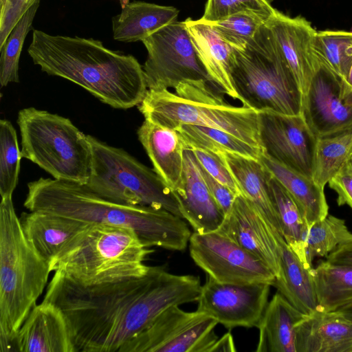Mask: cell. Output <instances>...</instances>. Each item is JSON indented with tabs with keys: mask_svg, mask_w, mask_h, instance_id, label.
<instances>
[{
	"mask_svg": "<svg viewBox=\"0 0 352 352\" xmlns=\"http://www.w3.org/2000/svg\"><path fill=\"white\" fill-rule=\"evenodd\" d=\"M199 276L150 266L141 277L84 285L55 272L43 301L67 323L74 352H118L168 308L197 301Z\"/></svg>",
	"mask_w": 352,
	"mask_h": 352,
	"instance_id": "6da1fadb",
	"label": "cell"
},
{
	"mask_svg": "<svg viewBox=\"0 0 352 352\" xmlns=\"http://www.w3.org/2000/svg\"><path fill=\"white\" fill-rule=\"evenodd\" d=\"M28 52L43 72L77 84L113 108L138 106L148 91L138 60L98 40L34 30Z\"/></svg>",
	"mask_w": 352,
	"mask_h": 352,
	"instance_id": "7a4b0ae2",
	"label": "cell"
},
{
	"mask_svg": "<svg viewBox=\"0 0 352 352\" xmlns=\"http://www.w3.org/2000/svg\"><path fill=\"white\" fill-rule=\"evenodd\" d=\"M23 205L88 223H104L133 230L148 248L182 251L191 232L184 219L166 210L124 205L104 199L85 184L41 177L28 184Z\"/></svg>",
	"mask_w": 352,
	"mask_h": 352,
	"instance_id": "3957f363",
	"label": "cell"
},
{
	"mask_svg": "<svg viewBox=\"0 0 352 352\" xmlns=\"http://www.w3.org/2000/svg\"><path fill=\"white\" fill-rule=\"evenodd\" d=\"M50 264L26 239L12 197L0 203V351L18 352L16 337L47 285Z\"/></svg>",
	"mask_w": 352,
	"mask_h": 352,
	"instance_id": "277c9868",
	"label": "cell"
},
{
	"mask_svg": "<svg viewBox=\"0 0 352 352\" xmlns=\"http://www.w3.org/2000/svg\"><path fill=\"white\" fill-rule=\"evenodd\" d=\"M153 250L129 228L90 223L70 239L50 263L51 272L70 280L95 285L141 277Z\"/></svg>",
	"mask_w": 352,
	"mask_h": 352,
	"instance_id": "5b68a950",
	"label": "cell"
},
{
	"mask_svg": "<svg viewBox=\"0 0 352 352\" xmlns=\"http://www.w3.org/2000/svg\"><path fill=\"white\" fill-rule=\"evenodd\" d=\"M216 87L197 80L181 82L174 92L148 89L138 109L144 120L169 129L177 130L182 124L214 128L262 149L258 112L228 103Z\"/></svg>",
	"mask_w": 352,
	"mask_h": 352,
	"instance_id": "8992f818",
	"label": "cell"
},
{
	"mask_svg": "<svg viewBox=\"0 0 352 352\" xmlns=\"http://www.w3.org/2000/svg\"><path fill=\"white\" fill-rule=\"evenodd\" d=\"M231 75L243 106L258 113H302L301 92L266 23L244 48H233Z\"/></svg>",
	"mask_w": 352,
	"mask_h": 352,
	"instance_id": "52a82bcc",
	"label": "cell"
},
{
	"mask_svg": "<svg viewBox=\"0 0 352 352\" xmlns=\"http://www.w3.org/2000/svg\"><path fill=\"white\" fill-rule=\"evenodd\" d=\"M21 156L54 179L85 184L90 176L91 148L87 135L72 121L47 111L28 107L17 116Z\"/></svg>",
	"mask_w": 352,
	"mask_h": 352,
	"instance_id": "ba28073f",
	"label": "cell"
},
{
	"mask_svg": "<svg viewBox=\"0 0 352 352\" xmlns=\"http://www.w3.org/2000/svg\"><path fill=\"white\" fill-rule=\"evenodd\" d=\"M91 168L85 185L99 196L124 205H141L166 210L182 218L171 188L153 169L122 148L87 135Z\"/></svg>",
	"mask_w": 352,
	"mask_h": 352,
	"instance_id": "9c48e42d",
	"label": "cell"
},
{
	"mask_svg": "<svg viewBox=\"0 0 352 352\" xmlns=\"http://www.w3.org/2000/svg\"><path fill=\"white\" fill-rule=\"evenodd\" d=\"M148 56L142 65L148 89H175L188 80H211L184 21L168 24L142 41Z\"/></svg>",
	"mask_w": 352,
	"mask_h": 352,
	"instance_id": "30bf717a",
	"label": "cell"
},
{
	"mask_svg": "<svg viewBox=\"0 0 352 352\" xmlns=\"http://www.w3.org/2000/svg\"><path fill=\"white\" fill-rule=\"evenodd\" d=\"M213 317L175 305L160 314L118 352H210L219 338Z\"/></svg>",
	"mask_w": 352,
	"mask_h": 352,
	"instance_id": "8fae6325",
	"label": "cell"
},
{
	"mask_svg": "<svg viewBox=\"0 0 352 352\" xmlns=\"http://www.w3.org/2000/svg\"><path fill=\"white\" fill-rule=\"evenodd\" d=\"M189 251L195 263L217 282L266 283L272 286L275 280L264 262L218 231L194 232L190 237Z\"/></svg>",
	"mask_w": 352,
	"mask_h": 352,
	"instance_id": "7c38bea8",
	"label": "cell"
},
{
	"mask_svg": "<svg viewBox=\"0 0 352 352\" xmlns=\"http://www.w3.org/2000/svg\"><path fill=\"white\" fill-rule=\"evenodd\" d=\"M263 152L274 160L309 177L313 176L318 138L302 113H258Z\"/></svg>",
	"mask_w": 352,
	"mask_h": 352,
	"instance_id": "4fadbf2b",
	"label": "cell"
},
{
	"mask_svg": "<svg viewBox=\"0 0 352 352\" xmlns=\"http://www.w3.org/2000/svg\"><path fill=\"white\" fill-rule=\"evenodd\" d=\"M272 285L266 283L230 284L207 276L201 285L197 311L214 318L227 329L258 327Z\"/></svg>",
	"mask_w": 352,
	"mask_h": 352,
	"instance_id": "5bb4252c",
	"label": "cell"
},
{
	"mask_svg": "<svg viewBox=\"0 0 352 352\" xmlns=\"http://www.w3.org/2000/svg\"><path fill=\"white\" fill-rule=\"evenodd\" d=\"M302 113L318 138L352 128V89L320 65L302 99Z\"/></svg>",
	"mask_w": 352,
	"mask_h": 352,
	"instance_id": "9a60e30c",
	"label": "cell"
},
{
	"mask_svg": "<svg viewBox=\"0 0 352 352\" xmlns=\"http://www.w3.org/2000/svg\"><path fill=\"white\" fill-rule=\"evenodd\" d=\"M266 24L297 82L303 99L320 67L316 50L317 31L305 17H292L278 10Z\"/></svg>",
	"mask_w": 352,
	"mask_h": 352,
	"instance_id": "2e32d148",
	"label": "cell"
},
{
	"mask_svg": "<svg viewBox=\"0 0 352 352\" xmlns=\"http://www.w3.org/2000/svg\"><path fill=\"white\" fill-rule=\"evenodd\" d=\"M217 231L258 258L270 267L276 278L278 276L279 238L275 236L254 205L244 196L236 197L230 211Z\"/></svg>",
	"mask_w": 352,
	"mask_h": 352,
	"instance_id": "e0dca14e",
	"label": "cell"
},
{
	"mask_svg": "<svg viewBox=\"0 0 352 352\" xmlns=\"http://www.w3.org/2000/svg\"><path fill=\"white\" fill-rule=\"evenodd\" d=\"M173 192L183 219L194 232L205 234L220 228L226 216L212 197L191 150L184 151L182 183Z\"/></svg>",
	"mask_w": 352,
	"mask_h": 352,
	"instance_id": "ac0fdd59",
	"label": "cell"
},
{
	"mask_svg": "<svg viewBox=\"0 0 352 352\" xmlns=\"http://www.w3.org/2000/svg\"><path fill=\"white\" fill-rule=\"evenodd\" d=\"M18 352H74L66 320L53 304L36 305L19 330Z\"/></svg>",
	"mask_w": 352,
	"mask_h": 352,
	"instance_id": "d6986e66",
	"label": "cell"
},
{
	"mask_svg": "<svg viewBox=\"0 0 352 352\" xmlns=\"http://www.w3.org/2000/svg\"><path fill=\"white\" fill-rule=\"evenodd\" d=\"M295 330L296 352H352V322L341 311L303 314Z\"/></svg>",
	"mask_w": 352,
	"mask_h": 352,
	"instance_id": "ffe728a7",
	"label": "cell"
},
{
	"mask_svg": "<svg viewBox=\"0 0 352 352\" xmlns=\"http://www.w3.org/2000/svg\"><path fill=\"white\" fill-rule=\"evenodd\" d=\"M138 139L153 166V170L173 191L182 183L184 144L179 133L144 120L138 130Z\"/></svg>",
	"mask_w": 352,
	"mask_h": 352,
	"instance_id": "44dd1931",
	"label": "cell"
},
{
	"mask_svg": "<svg viewBox=\"0 0 352 352\" xmlns=\"http://www.w3.org/2000/svg\"><path fill=\"white\" fill-rule=\"evenodd\" d=\"M184 23L211 82L222 93L239 100L231 75L233 48L208 23L190 18L185 20Z\"/></svg>",
	"mask_w": 352,
	"mask_h": 352,
	"instance_id": "7402d4cb",
	"label": "cell"
},
{
	"mask_svg": "<svg viewBox=\"0 0 352 352\" xmlns=\"http://www.w3.org/2000/svg\"><path fill=\"white\" fill-rule=\"evenodd\" d=\"M19 219L28 242L49 264L70 239L90 224L41 211L23 212Z\"/></svg>",
	"mask_w": 352,
	"mask_h": 352,
	"instance_id": "603a6c76",
	"label": "cell"
},
{
	"mask_svg": "<svg viewBox=\"0 0 352 352\" xmlns=\"http://www.w3.org/2000/svg\"><path fill=\"white\" fill-rule=\"evenodd\" d=\"M217 154L232 174L241 195L254 205L275 236L283 237L268 192V170L261 160L230 153Z\"/></svg>",
	"mask_w": 352,
	"mask_h": 352,
	"instance_id": "cb8c5ba5",
	"label": "cell"
},
{
	"mask_svg": "<svg viewBox=\"0 0 352 352\" xmlns=\"http://www.w3.org/2000/svg\"><path fill=\"white\" fill-rule=\"evenodd\" d=\"M303 314L279 292L268 302L260 323L257 352H296V330Z\"/></svg>",
	"mask_w": 352,
	"mask_h": 352,
	"instance_id": "d4e9b609",
	"label": "cell"
},
{
	"mask_svg": "<svg viewBox=\"0 0 352 352\" xmlns=\"http://www.w3.org/2000/svg\"><path fill=\"white\" fill-rule=\"evenodd\" d=\"M179 11L173 7L144 1L129 2L112 20L113 36L122 42L142 41L177 21Z\"/></svg>",
	"mask_w": 352,
	"mask_h": 352,
	"instance_id": "484cf974",
	"label": "cell"
},
{
	"mask_svg": "<svg viewBox=\"0 0 352 352\" xmlns=\"http://www.w3.org/2000/svg\"><path fill=\"white\" fill-rule=\"evenodd\" d=\"M280 271L272 286L303 314L318 308L311 268H307L286 243L278 239Z\"/></svg>",
	"mask_w": 352,
	"mask_h": 352,
	"instance_id": "4316f807",
	"label": "cell"
},
{
	"mask_svg": "<svg viewBox=\"0 0 352 352\" xmlns=\"http://www.w3.org/2000/svg\"><path fill=\"white\" fill-rule=\"evenodd\" d=\"M259 160L294 198L306 219L309 229L315 222L329 214L324 188L317 184L311 177L280 164L263 152Z\"/></svg>",
	"mask_w": 352,
	"mask_h": 352,
	"instance_id": "83f0119b",
	"label": "cell"
},
{
	"mask_svg": "<svg viewBox=\"0 0 352 352\" xmlns=\"http://www.w3.org/2000/svg\"><path fill=\"white\" fill-rule=\"evenodd\" d=\"M267 187L286 243L305 266L311 268L305 252V238L309 227L305 217L289 192L269 171Z\"/></svg>",
	"mask_w": 352,
	"mask_h": 352,
	"instance_id": "f1b7e54d",
	"label": "cell"
},
{
	"mask_svg": "<svg viewBox=\"0 0 352 352\" xmlns=\"http://www.w3.org/2000/svg\"><path fill=\"white\" fill-rule=\"evenodd\" d=\"M318 308L339 311L352 306V266L322 261L311 270Z\"/></svg>",
	"mask_w": 352,
	"mask_h": 352,
	"instance_id": "f546056e",
	"label": "cell"
},
{
	"mask_svg": "<svg viewBox=\"0 0 352 352\" xmlns=\"http://www.w3.org/2000/svg\"><path fill=\"white\" fill-rule=\"evenodd\" d=\"M179 133L186 150L200 148L214 153H230L259 160L263 150L224 131L197 125L182 124Z\"/></svg>",
	"mask_w": 352,
	"mask_h": 352,
	"instance_id": "4dcf8cb0",
	"label": "cell"
},
{
	"mask_svg": "<svg viewBox=\"0 0 352 352\" xmlns=\"http://www.w3.org/2000/svg\"><path fill=\"white\" fill-rule=\"evenodd\" d=\"M352 158V128L317 139L312 179L322 188Z\"/></svg>",
	"mask_w": 352,
	"mask_h": 352,
	"instance_id": "1f68e13d",
	"label": "cell"
},
{
	"mask_svg": "<svg viewBox=\"0 0 352 352\" xmlns=\"http://www.w3.org/2000/svg\"><path fill=\"white\" fill-rule=\"evenodd\" d=\"M316 50L319 63L345 82L352 63V31H317Z\"/></svg>",
	"mask_w": 352,
	"mask_h": 352,
	"instance_id": "d6a6232c",
	"label": "cell"
},
{
	"mask_svg": "<svg viewBox=\"0 0 352 352\" xmlns=\"http://www.w3.org/2000/svg\"><path fill=\"white\" fill-rule=\"evenodd\" d=\"M352 241V232L345 221L331 214L315 222L305 238V252L308 263L316 257L327 256L338 247Z\"/></svg>",
	"mask_w": 352,
	"mask_h": 352,
	"instance_id": "836d02e7",
	"label": "cell"
},
{
	"mask_svg": "<svg viewBox=\"0 0 352 352\" xmlns=\"http://www.w3.org/2000/svg\"><path fill=\"white\" fill-rule=\"evenodd\" d=\"M40 1L36 3L23 15L14 28L3 47L0 49V85L19 82V61L25 38L32 29V23Z\"/></svg>",
	"mask_w": 352,
	"mask_h": 352,
	"instance_id": "e575fe53",
	"label": "cell"
},
{
	"mask_svg": "<svg viewBox=\"0 0 352 352\" xmlns=\"http://www.w3.org/2000/svg\"><path fill=\"white\" fill-rule=\"evenodd\" d=\"M22 158L16 133L12 123L6 119L0 120V195L12 197L19 179Z\"/></svg>",
	"mask_w": 352,
	"mask_h": 352,
	"instance_id": "d590c367",
	"label": "cell"
},
{
	"mask_svg": "<svg viewBox=\"0 0 352 352\" xmlns=\"http://www.w3.org/2000/svg\"><path fill=\"white\" fill-rule=\"evenodd\" d=\"M267 21L256 13L243 12L219 21L206 23L210 24L230 47L240 50L247 45Z\"/></svg>",
	"mask_w": 352,
	"mask_h": 352,
	"instance_id": "8d00e7d4",
	"label": "cell"
},
{
	"mask_svg": "<svg viewBox=\"0 0 352 352\" xmlns=\"http://www.w3.org/2000/svg\"><path fill=\"white\" fill-rule=\"evenodd\" d=\"M276 10L268 0H208L200 20L214 22L239 12H251L268 21Z\"/></svg>",
	"mask_w": 352,
	"mask_h": 352,
	"instance_id": "74e56055",
	"label": "cell"
},
{
	"mask_svg": "<svg viewBox=\"0 0 352 352\" xmlns=\"http://www.w3.org/2000/svg\"><path fill=\"white\" fill-rule=\"evenodd\" d=\"M40 0H0V49L23 15Z\"/></svg>",
	"mask_w": 352,
	"mask_h": 352,
	"instance_id": "f35d334b",
	"label": "cell"
},
{
	"mask_svg": "<svg viewBox=\"0 0 352 352\" xmlns=\"http://www.w3.org/2000/svg\"><path fill=\"white\" fill-rule=\"evenodd\" d=\"M191 151L200 165L211 176L228 187L235 195H241L236 182L219 154L200 148Z\"/></svg>",
	"mask_w": 352,
	"mask_h": 352,
	"instance_id": "ab89813d",
	"label": "cell"
},
{
	"mask_svg": "<svg viewBox=\"0 0 352 352\" xmlns=\"http://www.w3.org/2000/svg\"><path fill=\"white\" fill-rule=\"evenodd\" d=\"M328 184L338 195V205H347L352 210V158Z\"/></svg>",
	"mask_w": 352,
	"mask_h": 352,
	"instance_id": "60d3db41",
	"label": "cell"
},
{
	"mask_svg": "<svg viewBox=\"0 0 352 352\" xmlns=\"http://www.w3.org/2000/svg\"><path fill=\"white\" fill-rule=\"evenodd\" d=\"M200 168L204 179L212 197L223 210L225 216H226L230 211L234 199L238 195H235L228 187L211 176L201 165Z\"/></svg>",
	"mask_w": 352,
	"mask_h": 352,
	"instance_id": "b9f144b4",
	"label": "cell"
},
{
	"mask_svg": "<svg viewBox=\"0 0 352 352\" xmlns=\"http://www.w3.org/2000/svg\"><path fill=\"white\" fill-rule=\"evenodd\" d=\"M327 261L352 266V241L338 247L327 256Z\"/></svg>",
	"mask_w": 352,
	"mask_h": 352,
	"instance_id": "7bdbcfd3",
	"label": "cell"
},
{
	"mask_svg": "<svg viewBox=\"0 0 352 352\" xmlns=\"http://www.w3.org/2000/svg\"><path fill=\"white\" fill-rule=\"evenodd\" d=\"M236 351L233 337L230 332L219 338L210 349V352Z\"/></svg>",
	"mask_w": 352,
	"mask_h": 352,
	"instance_id": "ee69618b",
	"label": "cell"
},
{
	"mask_svg": "<svg viewBox=\"0 0 352 352\" xmlns=\"http://www.w3.org/2000/svg\"><path fill=\"white\" fill-rule=\"evenodd\" d=\"M345 82L350 88L352 89V63L348 72Z\"/></svg>",
	"mask_w": 352,
	"mask_h": 352,
	"instance_id": "f6af8a7d",
	"label": "cell"
},
{
	"mask_svg": "<svg viewBox=\"0 0 352 352\" xmlns=\"http://www.w3.org/2000/svg\"><path fill=\"white\" fill-rule=\"evenodd\" d=\"M339 311L342 312L352 322V306Z\"/></svg>",
	"mask_w": 352,
	"mask_h": 352,
	"instance_id": "bcb514c9",
	"label": "cell"
},
{
	"mask_svg": "<svg viewBox=\"0 0 352 352\" xmlns=\"http://www.w3.org/2000/svg\"><path fill=\"white\" fill-rule=\"evenodd\" d=\"M121 8H123L125 5H126L128 3H129V0H119Z\"/></svg>",
	"mask_w": 352,
	"mask_h": 352,
	"instance_id": "7dc6e473",
	"label": "cell"
}]
</instances>
